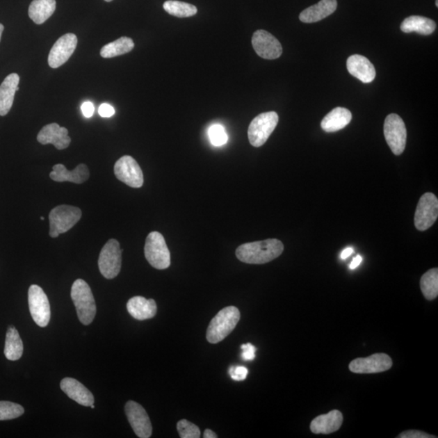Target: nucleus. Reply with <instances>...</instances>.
Returning a JSON list of instances; mask_svg holds the SVG:
<instances>
[{
    "instance_id": "obj_1",
    "label": "nucleus",
    "mask_w": 438,
    "mask_h": 438,
    "mask_svg": "<svg viewBox=\"0 0 438 438\" xmlns=\"http://www.w3.org/2000/svg\"><path fill=\"white\" fill-rule=\"evenodd\" d=\"M284 250V245L276 238L243 243L236 250L238 260L247 264L261 265L279 257Z\"/></svg>"
},
{
    "instance_id": "obj_2",
    "label": "nucleus",
    "mask_w": 438,
    "mask_h": 438,
    "mask_svg": "<svg viewBox=\"0 0 438 438\" xmlns=\"http://www.w3.org/2000/svg\"><path fill=\"white\" fill-rule=\"evenodd\" d=\"M241 319V313L235 306L226 307L214 316L209 323L206 332L209 343H220L236 327Z\"/></svg>"
},
{
    "instance_id": "obj_3",
    "label": "nucleus",
    "mask_w": 438,
    "mask_h": 438,
    "mask_svg": "<svg viewBox=\"0 0 438 438\" xmlns=\"http://www.w3.org/2000/svg\"><path fill=\"white\" fill-rule=\"evenodd\" d=\"M71 298L76 307L78 318L83 325H90L96 316V304L90 286L83 279L72 284Z\"/></svg>"
},
{
    "instance_id": "obj_4",
    "label": "nucleus",
    "mask_w": 438,
    "mask_h": 438,
    "mask_svg": "<svg viewBox=\"0 0 438 438\" xmlns=\"http://www.w3.org/2000/svg\"><path fill=\"white\" fill-rule=\"evenodd\" d=\"M82 212L79 208L62 204L54 208L49 214L50 219V236L56 238L65 233L80 221Z\"/></svg>"
},
{
    "instance_id": "obj_5",
    "label": "nucleus",
    "mask_w": 438,
    "mask_h": 438,
    "mask_svg": "<svg viewBox=\"0 0 438 438\" xmlns=\"http://www.w3.org/2000/svg\"><path fill=\"white\" fill-rule=\"evenodd\" d=\"M145 256L151 266L165 270L170 266V253L162 234L153 232L146 238Z\"/></svg>"
},
{
    "instance_id": "obj_6",
    "label": "nucleus",
    "mask_w": 438,
    "mask_h": 438,
    "mask_svg": "<svg viewBox=\"0 0 438 438\" xmlns=\"http://www.w3.org/2000/svg\"><path fill=\"white\" fill-rule=\"evenodd\" d=\"M279 123V115L275 111L265 112L255 117L248 127L250 143L254 147H261L269 139Z\"/></svg>"
},
{
    "instance_id": "obj_7",
    "label": "nucleus",
    "mask_w": 438,
    "mask_h": 438,
    "mask_svg": "<svg viewBox=\"0 0 438 438\" xmlns=\"http://www.w3.org/2000/svg\"><path fill=\"white\" fill-rule=\"evenodd\" d=\"M384 135L389 147L396 155L403 153L407 143V129L401 117L391 114L384 124Z\"/></svg>"
},
{
    "instance_id": "obj_8",
    "label": "nucleus",
    "mask_w": 438,
    "mask_h": 438,
    "mask_svg": "<svg viewBox=\"0 0 438 438\" xmlns=\"http://www.w3.org/2000/svg\"><path fill=\"white\" fill-rule=\"evenodd\" d=\"M29 308L32 318L40 327L50 323L51 306L45 292L38 285H32L28 292Z\"/></svg>"
},
{
    "instance_id": "obj_9",
    "label": "nucleus",
    "mask_w": 438,
    "mask_h": 438,
    "mask_svg": "<svg viewBox=\"0 0 438 438\" xmlns=\"http://www.w3.org/2000/svg\"><path fill=\"white\" fill-rule=\"evenodd\" d=\"M120 245L115 238H111L101 250L99 267L102 276L107 279H114L120 274L122 262Z\"/></svg>"
},
{
    "instance_id": "obj_10",
    "label": "nucleus",
    "mask_w": 438,
    "mask_h": 438,
    "mask_svg": "<svg viewBox=\"0 0 438 438\" xmlns=\"http://www.w3.org/2000/svg\"><path fill=\"white\" fill-rule=\"evenodd\" d=\"M438 217V200L435 194L426 193L419 201L415 213V226L423 232L435 223Z\"/></svg>"
},
{
    "instance_id": "obj_11",
    "label": "nucleus",
    "mask_w": 438,
    "mask_h": 438,
    "mask_svg": "<svg viewBox=\"0 0 438 438\" xmlns=\"http://www.w3.org/2000/svg\"><path fill=\"white\" fill-rule=\"evenodd\" d=\"M115 175L121 182L129 187L138 188L143 187L144 177L139 164L131 156L125 155L115 164Z\"/></svg>"
},
{
    "instance_id": "obj_12",
    "label": "nucleus",
    "mask_w": 438,
    "mask_h": 438,
    "mask_svg": "<svg viewBox=\"0 0 438 438\" xmlns=\"http://www.w3.org/2000/svg\"><path fill=\"white\" fill-rule=\"evenodd\" d=\"M127 418L136 435L140 438H149L152 435L153 428L149 417L144 407L134 401H129L124 407Z\"/></svg>"
},
{
    "instance_id": "obj_13",
    "label": "nucleus",
    "mask_w": 438,
    "mask_h": 438,
    "mask_svg": "<svg viewBox=\"0 0 438 438\" xmlns=\"http://www.w3.org/2000/svg\"><path fill=\"white\" fill-rule=\"evenodd\" d=\"M392 365V359L388 355L377 353L368 357L352 360L349 364V369L355 373H378L387 371Z\"/></svg>"
},
{
    "instance_id": "obj_14",
    "label": "nucleus",
    "mask_w": 438,
    "mask_h": 438,
    "mask_svg": "<svg viewBox=\"0 0 438 438\" xmlns=\"http://www.w3.org/2000/svg\"><path fill=\"white\" fill-rule=\"evenodd\" d=\"M77 46L75 34L66 33L54 44L48 56V65L52 68H58L65 65L74 53Z\"/></svg>"
},
{
    "instance_id": "obj_15",
    "label": "nucleus",
    "mask_w": 438,
    "mask_h": 438,
    "mask_svg": "<svg viewBox=\"0 0 438 438\" xmlns=\"http://www.w3.org/2000/svg\"><path fill=\"white\" fill-rule=\"evenodd\" d=\"M252 44L257 55L266 60H275L282 55V47L279 41L262 29L253 33Z\"/></svg>"
},
{
    "instance_id": "obj_16",
    "label": "nucleus",
    "mask_w": 438,
    "mask_h": 438,
    "mask_svg": "<svg viewBox=\"0 0 438 438\" xmlns=\"http://www.w3.org/2000/svg\"><path fill=\"white\" fill-rule=\"evenodd\" d=\"M38 141L42 145L52 144L58 149H65L70 146L71 138L68 131L58 124L53 123L43 127L38 135Z\"/></svg>"
},
{
    "instance_id": "obj_17",
    "label": "nucleus",
    "mask_w": 438,
    "mask_h": 438,
    "mask_svg": "<svg viewBox=\"0 0 438 438\" xmlns=\"http://www.w3.org/2000/svg\"><path fill=\"white\" fill-rule=\"evenodd\" d=\"M60 388L68 397L82 406L90 407L95 403V397L84 384L71 378L63 379Z\"/></svg>"
},
{
    "instance_id": "obj_18",
    "label": "nucleus",
    "mask_w": 438,
    "mask_h": 438,
    "mask_svg": "<svg viewBox=\"0 0 438 438\" xmlns=\"http://www.w3.org/2000/svg\"><path fill=\"white\" fill-rule=\"evenodd\" d=\"M50 177L56 182H72L83 184L90 178V170L86 164L78 165L73 170H67L65 165L56 164L54 165Z\"/></svg>"
},
{
    "instance_id": "obj_19",
    "label": "nucleus",
    "mask_w": 438,
    "mask_h": 438,
    "mask_svg": "<svg viewBox=\"0 0 438 438\" xmlns=\"http://www.w3.org/2000/svg\"><path fill=\"white\" fill-rule=\"evenodd\" d=\"M343 422V414L338 410H333L325 415L316 417L311 422L310 430L315 435H330L338 431Z\"/></svg>"
},
{
    "instance_id": "obj_20",
    "label": "nucleus",
    "mask_w": 438,
    "mask_h": 438,
    "mask_svg": "<svg viewBox=\"0 0 438 438\" xmlns=\"http://www.w3.org/2000/svg\"><path fill=\"white\" fill-rule=\"evenodd\" d=\"M347 67L350 75L363 83H371L376 76V70L373 63L362 56H350L347 61Z\"/></svg>"
},
{
    "instance_id": "obj_21",
    "label": "nucleus",
    "mask_w": 438,
    "mask_h": 438,
    "mask_svg": "<svg viewBox=\"0 0 438 438\" xmlns=\"http://www.w3.org/2000/svg\"><path fill=\"white\" fill-rule=\"evenodd\" d=\"M129 314L136 320L143 321L153 318L157 314V305L153 299H145L143 296H134L127 304Z\"/></svg>"
},
{
    "instance_id": "obj_22",
    "label": "nucleus",
    "mask_w": 438,
    "mask_h": 438,
    "mask_svg": "<svg viewBox=\"0 0 438 438\" xmlns=\"http://www.w3.org/2000/svg\"><path fill=\"white\" fill-rule=\"evenodd\" d=\"M337 6V0H321L313 6L305 9L300 14V19L304 23L320 22L334 13Z\"/></svg>"
},
{
    "instance_id": "obj_23",
    "label": "nucleus",
    "mask_w": 438,
    "mask_h": 438,
    "mask_svg": "<svg viewBox=\"0 0 438 438\" xmlns=\"http://www.w3.org/2000/svg\"><path fill=\"white\" fill-rule=\"evenodd\" d=\"M19 76L17 73L9 74L0 86V115H6L13 105L15 95L19 90Z\"/></svg>"
},
{
    "instance_id": "obj_24",
    "label": "nucleus",
    "mask_w": 438,
    "mask_h": 438,
    "mask_svg": "<svg viewBox=\"0 0 438 438\" xmlns=\"http://www.w3.org/2000/svg\"><path fill=\"white\" fill-rule=\"evenodd\" d=\"M352 115L348 109L336 107L321 121V126L326 133H334L345 128L352 121Z\"/></svg>"
},
{
    "instance_id": "obj_25",
    "label": "nucleus",
    "mask_w": 438,
    "mask_h": 438,
    "mask_svg": "<svg viewBox=\"0 0 438 438\" xmlns=\"http://www.w3.org/2000/svg\"><path fill=\"white\" fill-rule=\"evenodd\" d=\"M56 8V0H33L29 7V17L37 24L50 18Z\"/></svg>"
},
{
    "instance_id": "obj_26",
    "label": "nucleus",
    "mask_w": 438,
    "mask_h": 438,
    "mask_svg": "<svg viewBox=\"0 0 438 438\" xmlns=\"http://www.w3.org/2000/svg\"><path fill=\"white\" fill-rule=\"evenodd\" d=\"M400 28L404 33L416 32L422 35H430L435 31L436 23L430 18L412 16L404 19Z\"/></svg>"
},
{
    "instance_id": "obj_27",
    "label": "nucleus",
    "mask_w": 438,
    "mask_h": 438,
    "mask_svg": "<svg viewBox=\"0 0 438 438\" xmlns=\"http://www.w3.org/2000/svg\"><path fill=\"white\" fill-rule=\"evenodd\" d=\"M23 352L24 346L17 330L13 325L8 326L6 339H5V357L8 359L15 362V360L21 359Z\"/></svg>"
},
{
    "instance_id": "obj_28",
    "label": "nucleus",
    "mask_w": 438,
    "mask_h": 438,
    "mask_svg": "<svg viewBox=\"0 0 438 438\" xmlns=\"http://www.w3.org/2000/svg\"><path fill=\"white\" fill-rule=\"evenodd\" d=\"M135 44L133 39L122 37L117 40L106 44L101 49L100 55L102 58H110L124 55L133 50Z\"/></svg>"
},
{
    "instance_id": "obj_29",
    "label": "nucleus",
    "mask_w": 438,
    "mask_h": 438,
    "mask_svg": "<svg viewBox=\"0 0 438 438\" xmlns=\"http://www.w3.org/2000/svg\"><path fill=\"white\" fill-rule=\"evenodd\" d=\"M421 289L426 300H432L437 298L438 295L437 268L427 271L421 277Z\"/></svg>"
},
{
    "instance_id": "obj_30",
    "label": "nucleus",
    "mask_w": 438,
    "mask_h": 438,
    "mask_svg": "<svg viewBox=\"0 0 438 438\" xmlns=\"http://www.w3.org/2000/svg\"><path fill=\"white\" fill-rule=\"evenodd\" d=\"M163 8L172 16L179 18L191 17L197 13V8L194 5L177 0L165 1L163 3Z\"/></svg>"
},
{
    "instance_id": "obj_31",
    "label": "nucleus",
    "mask_w": 438,
    "mask_h": 438,
    "mask_svg": "<svg viewBox=\"0 0 438 438\" xmlns=\"http://www.w3.org/2000/svg\"><path fill=\"white\" fill-rule=\"evenodd\" d=\"M24 409L19 404L0 401V421H9L23 415Z\"/></svg>"
},
{
    "instance_id": "obj_32",
    "label": "nucleus",
    "mask_w": 438,
    "mask_h": 438,
    "mask_svg": "<svg viewBox=\"0 0 438 438\" xmlns=\"http://www.w3.org/2000/svg\"><path fill=\"white\" fill-rule=\"evenodd\" d=\"M177 430L179 437L182 438H199L201 437L200 428L187 420H181L178 422Z\"/></svg>"
},
{
    "instance_id": "obj_33",
    "label": "nucleus",
    "mask_w": 438,
    "mask_h": 438,
    "mask_svg": "<svg viewBox=\"0 0 438 438\" xmlns=\"http://www.w3.org/2000/svg\"><path fill=\"white\" fill-rule=\"evenodd\" d=\"M209 138L214 146H222L227 143L228 136L220 124H214L209 129Z\"/></svg>"
},
{
    "instance_id": "obj_34",
    "label": "nucleus",
    "mask_w": 438,
    "mask_h": 438,
    "mask_svg": "<svg viewBox=\"0 0 438 438\" xmlns=\"http://www.w3.org/2000/svg\"><path fill=\"white\" fill-rule=\"evenodd\" d=\"M229 375L234 381H245L248 376V370L243 366H232L229 368Z\"/></svg>"
},
{
    "instance_id": "obj_35",
    "label": "nucleus",
    "mask_w": 438,
    "mask_h": 438,
    "mask_svg": "<svg viewBox=\"0 0 438 438\" xmlns=\"http://www.w3.org/2000/svg\"><path fill=\"white\" fill-rule=\"evenodd\" d=\"M241 357L245 362H252L255 359L257 348L251 343L243 344L241 346Z\"/></svg>"
},
{
    "instance_id": "obj_36",
    "label": "nucleus",
    "mask_w": 438,
    "mask_h": 438,
    "mask_svg": "<svg viewBox=\"0 0 438 438\" xmlns=\"http://www.w3.org/2000/svg\"><path fill=\"white\" fill-rule=\"evenodd\" d=\"M399 438H435L437 437L433 435H428L426 432H423L419 430H408L403 432L398 437Z\"/></svg>"
},
{
    "instance_id": "obj_37",
    "label": "nucleus",
    "mask_w": 438,
    "mask_h": 438,
    "mask_svg": "<svg viewBox=\"0 0 438 438\" xmlns=\"http://www.w3.org/2000/svg\"><path fill=\"white\" fill-rule=\"evenodd\" d=\"M115 109L113 106H111L110 104H102L99 106V113L104 118H109V117L113 116L115 115Z\"/></svg>"
},
{
    "instance_id": "obj_38",
    "label": "nucleus",
    "mask_w": 438,
    "mask_h": 438,
    "mask_svg": "<svg viewBox=\"0 0 438 438\" xmlns=\"http://www.w3.org/2000/svg\"><path fill=\"white\" fill-rule=\"evenodd\" d=\"M81 111L86 118H90L95 113V106L90 102H85L81 105Z\"/></svg>"
},
{
    "instance_id": "obj_39",
    "label": "nucleus",
    "mask_w": 438,
    "mask_h": 438,
    "mask_svg": "<svg viewBox=\"0 0 438 438\" xmlns=\"http://www.w3.org/2000/svg\"><path fill=\"white\" fill-rule=\"evenodd\" d=\"M363 261V258L362 256H357L354 258V259L352 260V263H350V270H355L357 269V268L362 264V262Z\"/></svg>"
},
{
    "instance_id": "obj_40",
    "label": "nucleus",
    "mask_w": 438,
    "mask_h": 438,
    "mask_svg": "<svg viewBox=\"0 0 438 438\" xmlns=\"http://www.w3.org/2000/svg\"><path fill=\"white\" fill-rule=\"evenodd\" d=\"M353 252L354 250L352 248H347L341 253V258H342L343 260L347 259Z\"/></svg>"
},
{
    "instance_id": "obj_41",
    "label": "nucleus",
    "mask_w": 438,
    "mask_h": 438,
    "mask_svg": "<svg viewBox=\"0 0 438 438\" xmlns=\"http://www.w3.org/2000/svg\"><path fill=\"white\" fill-rule=\"evenodd\" d=\"M203 437H204V438H217L218 435H216V432H214L211 430H209V428H207V430H204V432Z\"/></svg>"
},
{
    "instance_id": "obj_42",
    "label": "nucleus",
    "mask_w": 438,
    "mask_h": 438,
    "mask_svg": "<svg viewBox=\"0 0 438 438\" xmlns=\"http://www.w3.org/2000/svg\"><path fill=\"white\" fill-rule=\"evenodd\" d=\"M4 31V26L0 23V41H1L2 34Z\"/></svg>"
},
{
    "instance_id": "obj_43",
    "label": "nucleus",
    "mask_w": 438,
    "mask_h": 438,
    "mask_svg": "<svg viewBox=\"0 0 438 438\" xmlns=\"http://www.w3.org/2000/svg\"><path fill=\"white\" fill-rule=\"evenodd\" d=\"M436 7H438V0H436Z\"/></svg>"
},
{
    "instance_id": "obj_44",
    "label": "nucleus",
    "mask_w": 438,
    "mask_h": 438,
    "mask_svg": "<svg viewBox=\"0 0 438 438\" xmlns=\"http://www.w3.org/2000/svg\"><path fill=\"white\" fill-rule=\"evenodd\" d=\"M106 2H111L112 0H105Z\"/></svg>"
},
{
    "instance_id": "obj_45",
    "label": "nucleus",
    "mask_w": 438,
    "mask_h": 438,
    "mask_svg": "<svg viewBox=\"0 0 438 438\" xmlns=\"http://www.w3.org/2000/svg\"><path fill=\"white\" fill-rule=\"evenodd\" d=\"M90 407H91V408H95V406L94 405V404H92V405H91Z\"/></svg>"
},
{
    "instance_id": "obj_46",
    "label": "nucleus",
    "mask_w": 438,
    "mask_h": 438,
    "mask_svg": "<svg viewBox=\"0 0 438 438\" xmlns=\"http://www.w3.org/2000/svg\"><path fill=\"white\" fill-rule=\"evenodd\" d=\"M44 219H45V218H44V217H41V220H42V221H43V220H44Z\"/></svg>"
}]
</instances>
